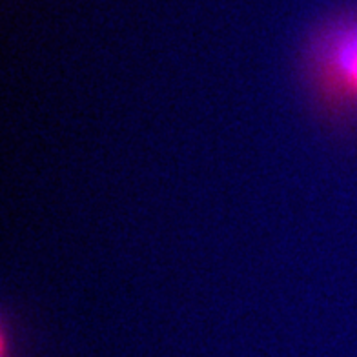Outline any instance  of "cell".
<instances>
[{"label":"cell","instance_id":"obj_1","mask_svg":"<svg viewBox=\"0 0 357 357\" xmlns=\"http://www.w3.org/2000/svg\"><path fill=\"white\" fill-rule=\"evenodd\" d=\"M314 61L324 93L357 106V19L339 22L324 33Z\"/></svg>","mask_w":357,"mask_h":357}]
</instances>
